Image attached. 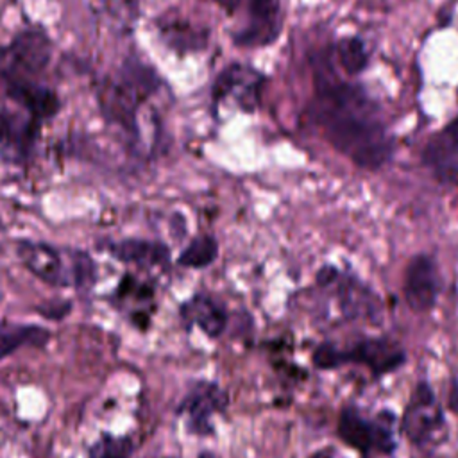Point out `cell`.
<instances>
[{"label": "cell", "instance_id": "obj_1", "mask_svg": "<svg viewBox=\"0 0 458 458\" xmlns=\"http://www.w3.org/2000/svg\"><path fill=\"white\" fill-rule=\"evenodd\" d=\"M311 77L308 114L324 140L360 168L379 170L386 165L394 138L374 97L336 68L329 48L311 55Z\"/></svg>", "mask_w": 458, "mask_h": 458}, {"label": "cell", "instance_id": "obj_2", "mask_svg": "<svg viewBox=\"0 0 458 458\" xmlns=\"http://www.w3.org/2000/svg\"><path fill=\"white\" fill-rule=\"evenodd\" d=\"M165 86L163 77L138 54H129L122 64L97 84L98 111L107 125L120 129L140 143V109Z\"/></svg>", "mask_w": 458, "mask_h": 458}, {"label": "cell", "instance_id": "obj_3", "mask_svg": "<svg viewBox=\"0 0 458 458\" xmlns=\"http://www.w3.org/2000/svg\"><path fill=\"white\" fill-rule=\"evenodd\" d=\"M21 265L50 286L89 288L97 277L93 258L77 249H59L45 242L21 240L16 243Z\"/></svg>", "mask_w": 458, "mask_h": 458}, {"label": "cell", "instance_id": "obj_4", "mask_svg": "<svg viewBox=\"0 0 458 458\" xmlns=\"http://www.w3.org/2000/svg\"><path fill=\"white\" fill-rule=\"evenodd\" d=\"M313 365L320 370H335L342 365L367 367L374 376L395 372L406 363L404 349L385 336H370L354 342L349 347H336L329 342L313 351Z\"/></svg>", "mask_w": 458, "mask_h": 458}, {"label": "cell", "instance_id": "obj_5", "mask_svg": "<svg viewBox=\"0 0 458 458\" xmlns=\"http://www.w3.org/2000/svg\"><path fill=\"white\" fill-rule=\"evenodd\" d=\"M52 59V39L41 27H25L0 47V81L36 82Z\"/></svg>", "mask_w": 458, "mask_h": 458}, {"label": "cell", "instance_id": "obj_6", "mask_svg": "<svg viewBox=\"0 0 458 458\" xmlns=\"http://www.w3.org/2000/svg\"><path fill=\"white\" fill-rule=\"evenodd\" d=\"M395 415L390 410H381L374 417H365L354 406H344L338 422V438L361 454H392L397 447Z\"/></svg>", "mask_w": 458, "mask_h": 458}, {"label": "cell", "instance_id": "obj_7", "mask_svg": "<svg viewBox=\"0 0 458 458\" xmlns=\"http://www.w3.org/2000/svg\"><path fill=\"white\" fill-rule=\"evenodd\" d=\"M317 286L333 299L338 317L347 320H374L381 313V299L354 274L335 265H326L317 272Z\"/></svg>", "mask_w": 458, "mask_h": 458}, {"label": "cell", "instance_id": "obj_8", "mask_svg": "<svg viewBox=\"0 0 458 458\" xmlns=\"http://www.w3.org/2000/svg\"><path fill=\"white\" fill-rule=\"evenodd\" d=\"M399 428L417 447L429 445L445 429L444 406L428 381H419L404 406Z\"/></svg>", "mask_w": 458, "mask_h": 458}, {"label": "cell", "instance_id": "obj_9", "mask_svg": "<svg viewBox=\"0 0 458 458\" xmlns=\"http://www.w3.org/2000/svg\"><path fill=\"white\" fill-rule=\"evenodd\" d=\"M267 75L245 63L227 64L211 84V109L225 100L236 102L243 113H254L261 106Z\"/></svg>", "mask_w": 458, "mask_h": 458}, {"label": "cell", "instance_id": "obj_10", "mask_svg": "<svg viewBox=\"0 0 458 458\" xmlns=\"http://www.w3.org/2000/svg\"><path fill=\"white\" fill-rule=\"evenodd\" d=\"M43 123L25 111L0 109V157L9 165H25L32 159L41 138Z\"/></svg>", "mask_w": 458, "mask_h": 458}, {"label": "cell", "instance_id": "obj_11", "mask_svg": "<svg viewBox=\"0 0 458 458\" xmlns=\"http://www.w3.org/2000/svg\"><path fill=\"white\" fill-rule=\"evenodd\" d=\"M283 30V9L279 0H247L245 23L233 32V43L240 48H263L279 38Z\"/></svg>", "mask_w": 458, "mask_h": 458}, {"label": "cell", "instance_id": "obj_12", "mask_svg": "<svg viewBox=\"0 0 458 458\" xmlns=\"http://www.w3.org/2000/svg\"><path fill=\"white\" fill-rule=\"evenodd\" d=\"M440 293V274L429 254H415L403 272V297L415 313H428L435 308Z\"/></svg>", "mask_w": 458, "mask_h": 458}, {"label": "cell", "instance_id": "obj_13", "mask_svg": "<svg viewBox=\"0 0 458 458\" xmlns=\"http://www.w3.org/2000/svg\"><path fill=\"white\" fill-rule=\"evenodd\" d=\"M420 157L422 165L440 184H458V116L428 138Z\"/></svg>", "mask_w": 458, "mask_h": 458}, {"label": "cell", "instance_id": "obj_14", "mask_svg": "<svg viewBox=\"0 0 458 458\" xmlns=\"http://www.w3.org/2000/svg\"><path fill=\"white\" fill-rule=\"evenodd\" d=\"M227 403L225 392L213 383H200L182 401L179 411L186 415L188 426L195 433H211V419Z\"/></svg>", "mask_w": 458, "mask_h": 458}, {"label": "cell", "instance_id": "obj_15", "mask_svg": "<svg viewBox=\"0 0 458 458\" xmlns=\"http://www.w3.org/2000/svg\"><path fill=\"white\" fill-rule=\"evenodd\" d=\"M5 95L11 102L20 106L27 114L41 123L52 120L63 107L57 93L39 81L9 84L5 86Z\"/></svg>", "mask_w": 458, "mask_h": 458}, {"label": "cell", "instance_id": "obj_16", "mask_svg": "<svg viewBox=\"0 0 458 458\" xmlns=\"http://www.w3.org/2000/svg\"><path fill=\"white\" fill-rule=\"evenodd\" d=\"M156 29L161 41L177 54L200 52L209 43V29L179 14H163L157 18Z\"/></svg>", "mask_w": 458, "mask_h": 458}, {"label": "cell", "instance_id": "obj_17", "mask_svg": "<svg viewBox=\"0 0 458 458\" xmlns=\"http://www.w3.org/2000/svg\"><path fill=\"white\" fill-rule=\"evenodd\" d=\"M106 249L114 259L140 267H165L170 261V247L157 240L123 238L109 242Z\"/></svg>", "mask_w": 458, "mask_h": 458}, {"label": "cell", "instance_id": "obj_18", "mask_svg": "<svg viewBox=\"0 0 458 458\" xmlns=\"http://www.w3.org/2000/svg\"><path fill=\"white\" fill-rule=\"evenodd\" d=\"M181 315L188 322L199 326L208 336H218L225 329V308L206 293H197L181 306Z\"/></svg>", "mask_w": 458, "mask_h": 458}, {"label": "cell", "instance_id": "obj_19", "mask_svg": "<svg viewBox=\"0 0 458 458\" xmlns=\"http://www.w3.org/2000/svg\"><path fill=\"white\" fill-rule=\"evenodd\" d=\"M329 54L336 68L347 77H358L370 61V52L365 41L358 36L340 38L329 47Z\"/></svg>", "mask_w": 458, "mask_h": 458}, {"label": "cell", "instance_id": "obj_20", "mask_svg": "<svg viewBox=\"0 0 458 458\" xmlns=\"http://www.w3.org/2000/svg\"><path fill=\"white\" fill-rule=\"evenodd\" d=\"M48 336V331L38 326L0 324V360L23 345H43Z\"/></svg>", "mask_w": 458, "mask_h": 458}, {"label": "cell", "instance_id": "obj_21", "mask_svg": "<svg viewBox=\"0 0 458 458\" xmlns=\"http://www.w3.org/2000/svg\"><path fill=\"white\" fill-rule=\"evenodd\" d=\"M218 256V242L211 234L195 236L179 254L177 265L184 268H206Z\"/></svg>", "mask_w": 458, "mask_h": 458}, {"label": "cell", "instance_id": "obj_22", "mask_svg": "<svg viewBox=\"0 0 458 458\" xmlns=\"http://www.w3.org/2000/svg\"><path fill=\"white\" fill-rule=\"evenodd\" d=\"M132 449V442L127 437L104 435L91 445L89 458H131Z\"/></svg>", "mask_w": 458, "mask_h": 458}, {"label": "cell", "instance_id": "obj_23", "mask_svg": "<svg viewBox=\"0 0 458 458\" xmlns=\"http://www.w3.org/2000/svg\"><path fill=\"white\" fill-rule=\"evenodd\" d=\"M104 13L118 25H132L138 20V0H102Z\"/></svg>", "mask_w": 458, "mask_h": 458}, {"label": "cell", "instance_id": "obj_24", "mask_svg": "<svg viewBox=\"0 0 458 458\" xmlns=\"http://www.w3.org/2000/svg\"><path fill=\"white\" fill-rule=\"evenodd\" d=\"M68 310H70V302H61V304L52 302V304H48V310L39 308V311H41L45 317H52V318H61V317H64V315L68 313Z\"/></svg>", "mask_w": 458, "mask_h": 458}, {"label": "cell", "instance_id": "obj_25", "mask_svg": "<svg viewBox=\"0 0 458 458\" xmlns=\"http://www.w3.org/2000/svg\"><path fill=\"white\" fill-rule=\"evenodd\" d=\"M215 2H216V5H218L222 11H225L227 14H233V13L238 11V7L242 5L243 0H215Z\"/></svg>", "mask_w": 458, "mask_h": 458}, {"label": "cell", "instance_id": "obj_26", "mask_svg": "<svg viewBox=\"0 0 458 458\" xmlns=\"http://www.w3.org/2000/svg\"><path fill=\"white\" fill-rule=\"evenodd\" d=\"M199 458H216L215 454H211V453H202Z\"/></svg>", "mask_w": 458, "mask_h": 458}]
</instances>
